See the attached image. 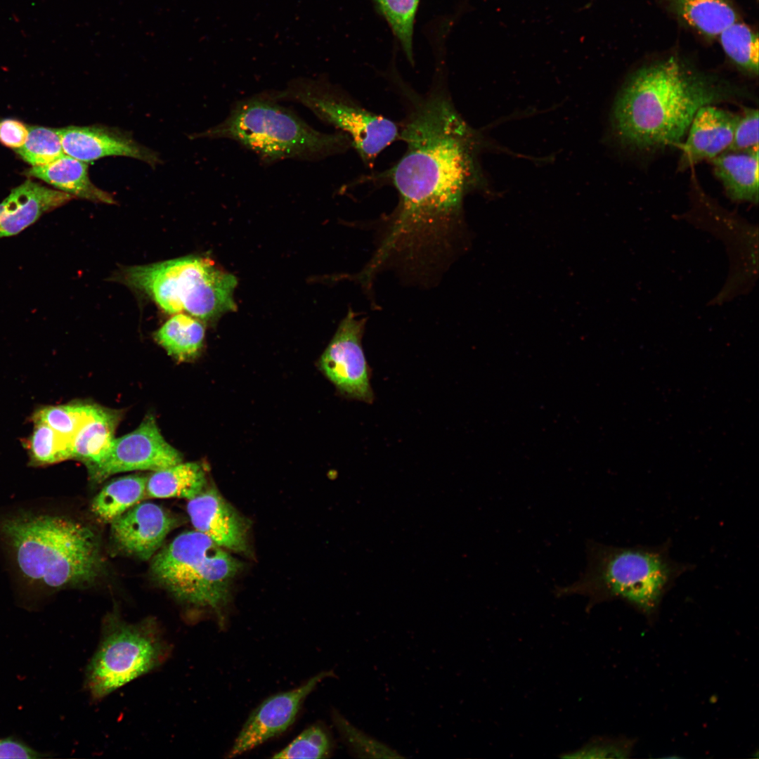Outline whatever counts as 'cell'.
I'll list each match as a JSON object with an SVG mask.
<instances>
[{"label":"cell","mask_w":759,"mask_h":759,"mask_svg":"<svg viewBox=\"0 0 759 759\" xmlns=\"http://www.w3.org/2000/svg\"><path fill=\"white\" fill-rule=\"evenodd\" d=\"M401 86L406 112L399 140L405 151L392 167L363 179L393 186L398 197L368 266L378 272L397 264L426 277L442 270L453 256L464 226L465 197L491 193L481 153L500 148L465 121L443 86L422 94Z\"/></svg>","instance_id":"cell-1"},{"label":"cell","mask_w":759,"mask_h":759,"mask_svg":"<svg viewBox=\"0 0 759 759\" xmlns=\"http://www.w3.org/2000/svg\"><path fill=\"white\" fill-rule=\"evenodd\" d=\"M743 91L680 56L666 57L626 79L613 105L612 130L622 145L635 150L677 145L699 109L741 98Z\"/></svg>","instance_id":"cell-2"},{"label":"cell","mask_w":759,"mask_h":759,"mask_svg":"<svg viewBox=\"0 0 759 759\" xmlns=\"http://www.w3.org/2000/svg\"><path fill=\"white\" fill-rule=\"evenodd\" d=\"M1 533L27 580L52 589L93 583L103 562L89 526L68 517L21 513L4 519Z\"/></svg>","instance_id":"cell-3"},{"label":"cell","mask_w":759,"mask_h":759,"mask_svg":"<svg viewBox=\"0 0 759 759\" xmlns=\"http://www.w3.org/2000/svg\"><path fill=\"white\" fill-rule=\"evenodd\" d=\"M670 547V540L658 545L626 547L589 540L584 573L573 583L557 587L554 594L585 596L588 609L619 599L653 620L676 580L695 568L691 563L673 559Z\"/></svg>","instance_id":"cell-4"},{"label":"cell","mask_w":759,"mask_h":759,"mask_svg":"<svg viewBox=\"0 0 759 759\" xmlns=\"http://www.w3.org/2000/svg\"><path fill=\"white\" fill-rule=\"evenodd\" d=\"M193 138H225L271 164L285 160L317 161L352 147L341 131H319L267 91L235 102L219 124Z\"/></svg>","instance_id":"cell-5"},{"label":"cell","mask_w":759,"mask_h":759,"mask_svg":"<svg viewBox=\"0 0 759 759\" xmlns=\"http://www.w3.org/2000/svg\"><path fill=\"white\" fill-rule=\"evenodd\" d=\"M122 280L170 315L184 313L209 322L236 309V278L202 257L130 266L123 271Z\"/></svg>","instance_id":"cell-6"},{"label":"cell","mask_w":759,"mask_h":759,"mask_svg":"<svg viewBox=\"0 0 759 759\" xmlns=\"http://www.w3.org/2000/svg\"><path fill=\"white\" fill-rule=\"evenodd\" d=\"M242 566L228 550L195 530L180 533L161 547L152 557L150 573L181 603L220 612Z\"/></svg>","instance_id":"cell-7"},{"label":"cell","mask_w":759,"mask_h":759,"mask_svg":"<svg viewBox=\"0 0 759 759\" xmlns=\"http://www.w3.org/2000/svg\"><path fill=\"white\" fill-rule=\"evenodd\" d=\"M169 653L155 619L129 623L113 611L103 620L100 641L86 667V689L93 700H100L159 668Z\"/></svg>","instance_id":"cell-8"},{"label":"cell","mask_w":759,"mask_h":759,"mask_svg":"<svg viewBox=\"0 0 759 759\" xmlns=\"http://www.w3.org/2000/svg\"><path fill=\"white\" fill-rule=\"evenodd\" d=\"M274 99L299 103L350 138L364 164L372 168L380 153L399 140V124L371 112L325 78H297L282 90L267 91Z\"/></svg>","instance_id":"cell-9"},{"label":"cell","mask_w":759,"mask_h":759,"mask_svg":"<svg viewBox=\"0 0 759 759\" xmlns=\"http://www.w3.org/2000/svg\"><path fill=\"white\" fill-rule=\"evenodd\" d=\"M366 321L349 309L323 353L320 368L342 396L370 404L375 399L371 369L362 346Z\"/></svg>","instance_id":"cell-10"},{"label":"cell","mask_w":759,"mask_h":759,"mask_svg":"<svg viewBox=\"0 0 759 759\" xmlns=\"http://www.w3.org/2000/svg\"><path fill=\"white\" fill-rule=\"evenodd\" d=\"M180 452L162 436L153 415H148L133 432L114 439L107 453L86 465L96 483L119 472L163 469L182 462Z\"/></svg>","instance_id":"cell-11"},{"label":"cell","mask_w":759,"mask_h":759,"mask_svg":"<svg viewBox=\"0 0 759 759\" xmlns=\"http://www.w3.org/2000/svg\"><path fill=\"white\" fill-rule=\"evenodd\" d=\"M333 675L332 670L321 672L296 689L267 698L251 713L227 758L242 754L284 732L295 720L306 697L323 679Z\"/></svg>","instance_id":"cell-12"},{"label":"cell","mask_w":759,"mask_h":759,"mask_svg":"<svg viewBox=\"0 0 759 759\" xmlns=\"http://www.w3.org/2000/svg\"><path fill=\"white\" fill-rule=\"evenodd\" d=\"M187 512L195 530L218 545L239 554L250 552L248 536L251 522L215 487H205L188 500Z\"/></svg>","instance_id":"cell-13"},{"label":"cell","mask_w":759,"mask_h":759,"mask_svg":"<svg viewBox=\"0 0 759 759\" xmlns=\"http://www.w3.org/2000/svg\"><path fill=\"white\" fill-rule=\"evenodd\" d=\"M177 524V519L160 505L138 502L110 522V537L118 550L148 560Z\"/></svg>","instance_id":"cell-14"},{"label":"cell","mask_w":759,"mask_h":759,"mask_svg":"<svg viewBox=\"0 0 759 759\" xmlns=\"http://www.w3.org/2000/svg\"><path fill=\"white\" fill-rule=\"evenodd\" d=\"M63 153L84 162L109 156L137 159L155 167L158 155L120 130L103 125L70 126L56 129Z\"/></svg>","instance_id":"cell-15"},{"label":"cell","mask_w":759,"mask_h":759,"mask_svg":"<svg viewBox=\"0 0 759 759\" xmlns=\"http://www.w3.org/2000/svg\"><path fill=\"white\" fill-rule=\"evenodd\" d=\"M739 114L712 105L701 107L695 114L687 138L682 145L678 163L680 170L710 160L725 152L730 145Z\"/></svg>","instance_id":"cell-16"},{"label":"cell","mask_w":759,"mask_h":759,"mask_svg":"<svg viewBox=\"0 0 759 759\" xmlns=\"http://www.w3.org/2000/svg\"><path fill=\"white\" fill-rule=\"evenodd\" d=\"M73 197L27 180L0 203V238L18 234Z\"/></svg>","instance_id":"cell-17"},{"label":"cell","mask_w":759,"mask_h":759,"mask_svg":"<svg viewBox=\"0 0 759 759\" xmlns=\"http://www.w3.org/2000/svg\"><path fill=\"white\" fill-rule=\"evenodd\" d=\"M88 170L86 162L64 153L48 164L32 167L27 174L41 179L73 197L93 202L115 203L112 195L92 183Z\"/></svg>","instance_id":"cell-18"},{"label":"cell","mask_w":759,"mask_h":759,"mask_svg":"<svg viewBox=\"0 0 759 759\" xmlns=\"http://www.w3.org/2000/svg\"><path fill=\"white\" fill-rule=\"evenodd\" d=\"M709 161L731 200L758 203V150L725 151Z\"/></svg>","instance_id":"cell-19"},{"label":"cell","mask_w":759,"mask_h":759,"mask_svg":"<svg viewBox=\"0 0 759 759\" xmlns=\"http://www.w3.org/2000/svg\"><path fill=\"white\" fill-rule=\"evenodd\" d=\"M683 24L708 39H717L727 26L739 20L732 0H663Z\"/></svg>","instance_id":"cell-20"},{"label":"cell","mask_w":759,"mask_h":759,"mask_svg":"<svg viewBox=\"0 0 759 759\" xmlns=\"http://www.w3.org/2000/svg\"><path fill=\"white\" fill-rule=\"evenodd\" d=\"M119 417L116 411L93 405L90 415L70 441L71 458L86 465L98 462L112 445Z\"/></svg>","instance_id":"cell-21"},{"label":"cell","mask_w":759,"mask_h":759,"mask_svg":"<svg viewBox=\"0 0 759 759\" xmlns=\"http://www.w3.org/2000/svg\"><path fill=\"white\" fill-rule=\"evenodd\" d=\"M206 484V474L201 465L197 462H181L171 467L155 471L148 476L146 497L179 498L188 500L201 493Z\"/></svg>","instance_id":"cell-22"},{"label":"cell","mask_w":759,"mask_h":759,"mask_svg":"<svg viewBox=\"0 0 759 759\" xmlns=\"http://www.w3.org/2000/svg\"><path fill=\"white\" fill-rule=\"evenodd\" d=\"M155 341L179 361H191L200 353L205 327L200 320L184 313L171 316L154 333Z\"/></svg>","instance_id":"cell-23"},{"label":"cell","mask_w":759,"mask_h":759,"mask_svg":"<svg viewBox=\"0 0 759 759\" xmlns=\"http://www.w3.org/2000/svg\"><path fill=\"white\" fill-rule=\"evenodd\" d=\"M147 476L127 475L106 484L92 500L93 513L110 523L146 496Z\"/></svg>","instance_id":"cell-24"},{"label":"cell","mask_w":759,"mask_h":759,"mask_svg":"<svg viewBox=\"0 0 759 759\" xmlns=\"http://www.w3.org/2000/svg\"><path fill=\"white\" fill-rule=\"evenodd\" d=\"M734 65L751 76L758 74V36L749 25L737 20L725 28L718 38Z\"/></svg>","instance_id":"cell-25"},{"label":"cell","mask_w":759,"mask_h":759,"mask_svg":"<svg viewBox=\"0 0 759 759\" xmlns=\"http://www.w3.org/2000/svg\"><path fill=\"white\" fill-rule=\"evenodd\" d=\"M31 462L46 465L71 458L70 441L57 434L47 424L34 422L29 441Z\"/></svg>","instance_id":"cell-26"},{"label":"cell","mask_w":759,"mask_h":759,"mask_svg":"<svg viewBox=\"0 0 759 759\" xmlns=\"http://www.w3.org/2000/svg\"><path fill=\"white\" fill-rule=\"evenodd\" d=\"M411 63L415 16L420 0H375Z\"/></svg>","instance_id":"cell-27"},{"label":"cell","mask_w":759,"mask_h":759,"mask_svg":"<svg viewBox=\"0 0 759 759\" xmlns=\"http://www.w3.org/2000/svg\"><path fill=\"white\" fill-rule=\"evenodd\" d=\"M93 405L73 403L44 407L34 413V422L47 424L57 434L71 441L90 415Z\"/></svg>","instance_id":"cell-28"},{"label":"cell","mask_w":759,"mask_h":759,"mask_svg":"<svg viewBox=\"0 0 759 759\" xmlns=\"http://www.w3.org/2000/svg\"><path fill=\"white\" fill-rule=\"evenodd\" d=\"M15 151L32 167L48 164L64 154L57 130L37 126H29L25 143Z\"/></svg>","instance_id":"cell-29"},{"label":"cell","mask_w":759,"mask_h":759,"mask_svg":"<svg viewBox=\"0 0 759 759\" xmlns=\"http://www.w3.org/2000/svg\"><path fill=\"white\" fill-rule=\"evenodd\" d=\"M334 723L351 753L358 758H403L396 751L353 726L337 711Z\"/></svg>","instance_id":"cell-30"},{"label":"cell","mask_w":759,"mask_h":759,"mask_svg":"<svg viewBox=\"0 0 759 759\" xmlns=\"http://www.w3.org/2000/svg\"><path fill=\"white\" fill-rule=\"evenodd\" d=\"M332 741L320 725H313L299 734L290 744L276 753L273 758H324L331 753Z\"/></svg>","instance_id":"cell-31"},{"label":"cell","mask_w":759,"mask_h":759,"mask_svg":"<svg viewBox=\"0 0 759 759\" xmlns=\"http://www.w3.org/2000/svg\"><path fill=\"white\" fill-rule=\"evenodd\" d=\"M758 150V110L744 108L736 124L732 141L725 151Z\"/></svg>","instance_id":"cell-32"},{"label":"cell","mask_w":759,"mask_h":759,"mask_svg":"<svg viewBox=\"0 0 759 759\" xmlns=\"http://www.w3.org/2000/svg\"><path fill=\"white\" fill-rule=\"evenodd\" d=\"M630 740L599 739L586 744L582 748L569 753L565 758H627L632 752Z\"/></svg>","instance_id":"cell-33"},{"label":"cell","mask_w":759,"mask_h":759,"mask_svg":"<svg viewBox=\"0 0 759 759\" xmlns=\"http://www.w3.org/2000/svg\"><path fill=\"white\" fill-rule=\"evenodd\" d=\"M29 133V127L13 119L0 122V142L9 148L17 150L25 143Z\"/></svg>","instance_id":"cell-34"},{"label":"cell","mask_w":759,"mask_h":759,"mask_svg":"<svg viewBox=\"0 0 759 759\" xmlns=\"http://www.w3.org/2000/svg\"><path fill=\"white\" fill-rule=\"evenodd\" d=\"M40 753L31 748L25 744L13 738L0 739V758H42Z\"/></svg>","instance_id":"cell-35"}]
</instances>
